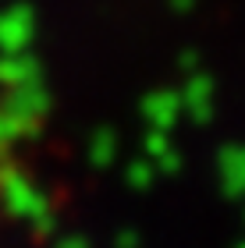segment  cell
<instances>
[{"label":"cell","instance_id":"6da1fadb","mask_svg":"<svg viewBox=\"0 0 245 248\" xmlns=\"http://www.w3.org/2000/svg\"><path fill=\"white\" fill-rule=\"evenodd\" d=\"M0 202L11 217H21V220H32L50 209V195L29 181L15 156L0 160Z\"/></svg>","mask_w":245,"mask_h":248},{"label":"cell","instance_id":"7a4b0ae2","mask_svg":"<svg viewBox=\"0 0 245 248\" xmlns=\"http://www.w3.org/2000/svg\"><path fill=\"white\" fill-rule=\"evenodd\" d=\"M217 174H220V191H224V199H231V202L245 199V145L242 142L220 145Z\"/></svg>","mask_w":245,"mask_h":248},{"label":"cell","instance_id":"3957f363","mask_svg":"<svg viewBox=\"0 0 245 248\" xmlns=\"http://www.w3.org/2000/svg\"><path fill=\"white\" fill-rule=\"evenodd\" d=\"M142 117H146L149 128L171 131L181 121V93H174V89H153L149 96H142Z\"/></svg>","mask_w":245,"mask_h":248},{"label":"cell","instance_id":"277c9868","mask_svg":"<svg viewBox=\"0 0 245 248\" xmlns=\"http://www.w3.org/2000/svg\"><path fill=\"white\" fill-rule=\"evenodd\" d=\"M0 135L7 142H32V139L43 135V117L7 103V99H0Z\"/></svg>","mask_w":245,"mask_h":248},{"label":"cell","instance_id":"5b68a950","mask_svg":"<svg viewBox=\"0 0 245 248\" xmlns=\"http://www.w3.org/2000/svg\"><path fill=\"white\" fill-rule=\"evenodd\" d=\"M181 110H188V117L196 124L213 121V78L210 75H192L188 85L181 89Z\"/></svg>","mask_w":245,"mask_h":248},{"label":"cell","instance_id":"8992f818","mask_svg":"<svg viewBox=\"0 0 245 248\" xmlns=\"http://www.w3.org/2000/svg\"><path fill=\"white\" fill-rule=\"evenodd\" d=\"M7 103H15L21 110H29V114H36V117H47L50 114V107H53V99H50V89L43 85V78H36V82H21V85H11L7 93H4Z\"/></svg>","mask_w":245,"mask_h":248},{"label":"cell","instance_id":"52a82bcc","mask_svg":"<svg viewBox=\"0 0 245 248\" xmlns=\"http://www.w3.org/2000/svg\"><path fill=\"white\" fill-rule=\"evenodd\" d=\"M36 78H43V67L36 57H15V53L0 57V85L4 89L21 85V82H36Z\"/></svg>","mask_w":245,"mask_h":248},{"label":"cell","instance_id":"ba28073f","mask_svg":"<svg viewBox=\"0 0 245 248\" xmlns=\"http://www.w3.org/2000/svg\"><path fill=\"white\" fill-rule=\"evenodd\" d=\"M117 156V131L114 128H96L89 139V163L93 167H110Z\"/></svg>","mask_w":245,"mask_h":248},{"label":"cell","instance_id":"9c48e42d","mask_svg":"<svg viewBox=\"0 0 245 248\" xmlns=\"http://www.w3.org/2000/svg\"><path fill=\"white\" fill-rule=\"evenodd\" d=\"M29 43V15H7L0 18V46L7 53L21 50Z\"/></svg>","mask_w":245,"mask_h":248},{"label":"cell","instance_id":"30bf717a","mask_svg":"<svg viewBox=\"0 0 245 248\" xmlns=\"http://www.w3.org/2000/svg\"><path fill=\"white\" fill-rule=\"evenodd\" d=\"M153 181H157V167H153V160L146 156V160H131L125 167V185L135 188V191H146L153 188Z\"/></svg>","mask_w":245,"mask_h":248},{"label":"cell","instance_id":"8fae6325","mask_svg":"<svg viewBox=\"0 0 245 248\" xmlns=\"http://www.w3.org/2000/svg\"><path fill=\"white\" fill-rule=\"evenodd\" d=\"M153 167H157V174H167V177H174V174H181V167H185V156L178 153V149H163L157 160H153Z\"/></svg>","mask_w":245,"mask_h":248},{"label":"cell","instance_id":"7c38bea8","mask_svg":"<svg viewBox=\"0 0 245 248\" xmlns=\"http://www.w3.org/2000/svg\"><path fill=\"white\" fill-rule=\"evenodd\" d=\"M163 149H171V139H167V131L149 128V131H146V139H142V153H146L149 160H157Z\"/></svg>","mask_w":245,"mask_h":248},{"label":"cell","instance_id":"4fadbf2b","mask_svg":"<svg viewBox=\"0 0 245 248\" xmlns=\"http://www.w3.org/2000/svg\"><path fill=\"white\" fill-rule=\"evenodd\" d=\"M32 227H36V234H39V238H50V234L57 231V217H53V209L39 213V217H32Z\"/></svg>","mask_w":245,"mask_h":248},{"label":"cell","instance_id":"5bb4252c","mask_svg":"<svg viewBox=\"0 0 245 248\" xmlns=\"http://www.w3.org/2000/svg\"><path fill=\"white\" fill-rule=\"evenodd\" d=\"M53 248H93V245H89L85 234H64V238H57Z\"/></svg>","mask_w":245,"mask_h":248},{"label":"cell","instance_id":"9a60e30c","mask_svg":"<svg viewBox=\"0 0 245 248\" xmlns=\"http://www.w3.org/2000/svg\"><path fill=\"white\" fill-rule=\"evenodd\" d=\"M114 245H117V248H139V234H135V231H121Z\"/></svg>","mask_w":245,"mask_h":248},{"label":"cell","instance_id":"2e32d148","mask_svg":"<svg viewBox=\"0 0 245 248\" xmlns=\"http://www.w3.org/2000/svg\"><path fill=\"white\" fill-rule=\"evenodd\" d=\"M178 67H185V71H196V53H181V57H178Z\"/></svg>","mask_w":245,"mask_h":248},{"label":"cell","instance_id":"e0dca14e","mask_svg":"<svg viewBox=\"0 0 245 248\" xmlns=\"http://www.w3.org/2000/svg\"><path fill=\"white\" fill-rule=\"evenodd\" d=\"M238 248H245V245H238Z\"/></svg>","mask_w":245,"mask_h":248}]
</instances>
